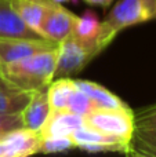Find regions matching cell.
<instances>
[{"label":"cell","mask_w":156,"mask_h":157,"mask_svg":"<svg viewBox=\"0 0 156 157\" xmlns=\"http://www.w3.org/2000/svg\"><path fill=\"white\" fill-rule=\"evenodd\" d=\"M32 92L17 88L0 73V113L21 114L26 108Z\"/></svg>","instance_id":"15"},{"label":"cell","mask_w":156,"mask_h":157,"mask_svg":"<svg viewBox=\"0 0 156 157\" xmlns=\"http://www.w3.org/2000/svg\"><path fill=\"white\" fill-rule=\"evenodd\" d=\"M55 3H60V4H62V3H65V2H76V0H54Z\"/></svg>","instance_id":"23"},{"label":"cell","mask_w":156,"mask_h":157,"mask_svg":"<svg viewBox=\"0 0 156 157\" xmlns=\"http://www.w3.org/2000/svg\"><path fill=\"white\" fill-rule=\"evenodd\" d=\"M76 17V14L69 11L62 4L54 2L43 18L40 26V35L44 39H49L58 44L64 39L72 35Z\"/></svg>","instance_id":"8"},{"label":"cell","mask_w":156,"mask_h":157,"mask_svg":"<svg viewBox=\"0 0 156 157\" xmlns=\"http://www.w3.org/2000/svg\"><path fill=\"white\" fill-rule=\"evenodd\" d=\"M84 123L88 127L113 135L131 145L134 112L129 106L122 109H94L84 116Z\"/></svg>","instance_id":"3"},{"label":"cell","mask_w":156,"mask_h":157,"mask_svg":"<svg viewBox=\"0 0 156 157\" xmlns=\"http://www.w3.org/2000/svg\"><path fill=\"white\" fill-rule=\"evenodd\" d=\"M75 86L82 90L93 102L94 109H122L126 108V103L120 99L116 94L109 91L108 88L99 86L96 81L82 80V78H73Z\"/></svg>","instance_id":"14"},{"label":"cell","mask_w":156,"mask_h":157,"mask_svg":"<svg viewBox=\"0 0 156 157\" xmlns=\"http://www.w3.org/2000/svg\"><path fill=\"white\" fill-rule=\"evenodd\" d=\"M66 110L71 112V113L79 114V116H87L91 110H94L93 102L90 101V98L79 90L76 86H75V90L72 91L71 98H69L68 106H66Z\"/></svg>","instance_id":"19"},{"label":"cell","mask_w":156,"mask_h":157,"mask_svg":"<svg viewBox=\"0 0 156 157\" xmlns=\"http://www.w3.org/2000/svg\"><path fill=\"white\" fill-rule=\"evenodd\" d=\"M71 149H76L72 136H44L40 139L39 153L50 155V153H61Z\"/></svg>","instance_id":"18"},{"label":"cell","mask_w":156,"mask_h":157,"mask_svg":"<svg viewBox=\"0 0 156 157\" xmlns=\"http://www.w3.org/2000/svg\"><path fill=\"white\" fill-rule=\"evenodd\" d=\"M43 37L30 29L18 15L11 0H0V39H39Z\"/></svg>","instance_id":"11"},{"label":"cell","mask_w":156,"mask_h":157,"mask_svg":"<svg viewBox=\"0 0 156 157\" xmlns=\"http://www.w3.org/2000/svg\"><path fill=\"white\" fill-rule=\"evenodd\" d=\"M102 30V21L98 18L94 11L86 10L82 15H77L75 19L72 37L80 43L88 51L94 52L96 55L101 54L104 50L99 46V37Z\"/></svg>","instance_id":"10"},{"label":"cell","mask_w":156,"mask_h":157,"mask_svg":"<svg viewBox=\"0 0 156 157\" xmlns=\"http://www.w3.org/2000/svg\"><path fill=\"white\" fill-rule=\"evenodd\" d=\"M58 44L44 37L0 39V66L18 62L35 54L55 48Z\"/></svg>","instance_id":"6"},{"label":"cell","mask_w":156,"mask_h":157,"mask_svg":"<svg viewBox=\"0 0 156 157\" xmlns=\"http://www.w3.org/2000/svg\"><path fill=\"white\" fill-rule=\"evenodd\" d=\"M57 63V47L35 54L18 62L0 66V73L13 86L26 92H35L49 87L54 80Z\"/></svg>","instance_id":"1"},{"label":"cell","mask_w":156,"mask_h":157,"mask_svg":"<svg viewBox=\"0 0 156 157\" xmlns=\"http://www.w3.org/2000/svg\"><path fill=\"white\" fill-rule=\"evenodd\" d=\"M73 90V78H54L49 86V102L50 106H51V110H66L69 98H71V94Z\"/></svg>","instance_id":"17"},{"label":"cell","mask_w":156,"mask_h":157,"mask_svg":"<svg viewBox=\"0 0 156 157\" xmlns=\"http://www.w3.org/2000/svg\"><path fill=\"white\" fill-rule=\"evenodd\" d=\"M84 117L79 114L71 113L68 110H51L50 116L47 117L46 123L43 124L40 136H71L76 130L83 127Z\"/></svg>","instance_id":"13"},{"label":"cell","mask_w":156,"mask_h":157,"mask_svg":"<svg viewBox=\"0 0 156 157\" xmlns=\"http://www.w3.org/2000/svg\"><path fill=\"white\" fill-rule=\"evenodd\" d=\"M76 149L86 150V152L97 153V152H122L126 153L131 147V145L122 139L116 138L113 135L105 134L102 131H98L93 127L83 125L79 130H76L72 134Z\"/></svg>","instance_id":"5"},{"label":"cell","mask_w":156,"mask_h":157,"mask_svg":"<svg viewBox=\"0 0 156 157\" xmlns=\"http://www.w3.org/2000/svg\"><path fill=\"white\" fill-rule=\"evenodd\" d=\"M97 55L77 43L72 36H68L57 46V63L54 78L72 77L79 75Z\"/></svg>","instance_id":"4"},{"label":"cell","mask_w":156,"mask_h":157,"mask_svg":"<svg viewBox=\"0 0 156 157\" xmlns=\"http://www.w3.org/2000/svg\"><path fill=\"white\" fill-rule=\"evenodd\" d=\"M50 113H51V106L49 102V87L32 92L26 108L21 113L24 128L39 132Z\"/></svg>","instance_id":"12"},{"label":"cell","mask_w":156,"mask_h":157,"mask_svg":"<svg viewBox=\"0 0 156 157\" xmlns=\"http://www.w3.org/2000/svg\"><path fill=\"white\" fill-rule=\"evenodd\" d=\"M126 157H149V156L145 155V153H142V152H140V150L134 149V147H130V149L126 152Z\"/></svg>","instance_id":"22"},{"label":"cell","mask_w":156,"mask_h":157,"mask_svg":"<svg viewBox=\"0 0 156 157\" xmlns=\"http://www.w3.org/2000/svg\"><path fill=\"white\" fill-rule=\"evenodd\" d=\"M84 2L90 6H98V7H102V8H108L112 6V3L115 0H84Z\"/></svg>","instance_id":"21"},{"label":"cell","mask_w":156,"mask_h":157,"mask_svg":"<svg viewBox=\"0 0 156 157\" xmlns=\"http://www.w3.org/2000/svg\"><path fill=\"white\" fill-rule=\"evenodd\" d=\"M11 3L25 24L40 35L43 18L54 0H11Z\"/></svg>","instance_id":"16"},{"label":"cell","mask_w":156,"mask_h":157,"mask_svg":"<svg viewBox=\"0 0 156 157\" xmlns=\"http://www.w3.org/2000/svg\"><path fill=\"white\" fill-rule=\"evenodd\" d=\"M156 19V0H118L102 19L99 46L105 50L119 32Z\"/></svg>","instance_id":"2"},{"label":"cell","mask_w":156,"mask_h":157,"mask_svg":"<svg viewBox=\"0 0 156 157\" xmlns=\"http://www.w3.org/2000/svg\"><path fill=\"white\" fill-rule=\"evenodd\" d=\"M24 128L21 114H3L0 113V136L11 132V131Z\"/></svg>","instance_id":"20"},{"label":"cell","mask_w":156,"mask_h":157,"mask_svg":"<svg viewBox=\"0 0 156 157\" xmlns=\"http://www.w3.org/2000/svg\"><path fill=\"white\" fill-rule=\"evenodd\" d=\"M40 132L26 128L0 136V157H32L39 153Z\"/></svg>","instance_id":"9"},{"label":"cell","mask_w":156,"mask_h":157,"mask_svg":"<svg viewBox=\"0 0 156 157\" xmlns=\"http://www.w3.org/2000/svg\"><path fill=\"white\" fill-rule=\"evenodd\" d=\"M131 147L156 157V103L134 112Z\"/></svg>","instance_id":"7"}]
</instances>
